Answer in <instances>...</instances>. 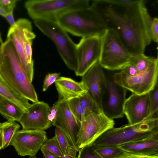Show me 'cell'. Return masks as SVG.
<instances>
[{"instance_id": "cell-1", "label": "cell", "mask_w": 158, "mask_h": 158, "mask_svg": "<svg viewBox=\"0 0 158 158\" xmlns=\"http://www.w3.org/2000/svg\"><path fill=\"white\" fill-rule=\"evenodd\" d=\"M144 0H135L127 5L109 0H94L91 7L101 17L107 28L117 34L123 44L133 56L144 53L152 41L150 27L152 19Z\"/></svg>"}, {"instance_id": "cell-2", "label": "cell", "mask_w": 158, "mask_h": 158, "mask_svg": "<svg viewBox=\"0 0 158 158\" xmlns=\"http://www.w3.org/2000/svg\"><path fill=\"white\" fill-rule=\"evenodd\" d=\"M0 76L18 94L39 101L34 86L25 73L12 41L6 39L0 48Z\"/></svg>"}, {"instance_id": "cell-3", "label": "cell", "mask_w": 158, "mask_h": 158, "mask_svg": "<svg viewBox=\"0 0 158 158\" xmlns=\"http://www.w3.org/2000/svg\"><path fill=\"white\" fill-rule=\"evenodd\" d=\"M158 136V115L140 122L128 123L107 131L93 143L96 145L118 147L123 144Z\"/></svg>"}, {"instance_id": "cell-4", "label": "cell", "mask_w": 158, "mask_h": 158, "mask_svg": "<svg viewBox=\"0 0 158 158\" xmlns=\"http://www.w3.org/2000/svg\"><path fill=\"white\" fill-rule=\"evenodd\" d=\"M56 22L67 32L82 38L101 35L107 29L90 5L64 13L57 17Z\"/></svg>"}, {"instance_id": "cell-5", "label": "cell", "mask_w": 158, "mask_h": 158, "mask_svg": "<svg viewBox=\"0 0 158 158\" xmlns=\"http://www.w3.org/2000/svg\"><path fill=\"white\" fill-rule=\"evenodd\" d=\"M101 51L98 63L108 70H122L133 56L124 46L116 32L107 28L101 35Z\"/></svg>"}, {"instance_id": "cell-6", "label": "cell", "mask_w": 158, "mask_h": 158, "mask_svg": "<svg viewBox=\"0 0 158 158\" xmlns=\"http://www.w3.org/2000/svg\"><path fill=\"white\" fill-rule=\"evenodd\" d=\"M35 25L54 43L57 50L67 67L75 71L77 69V44L67 32L56 21L37 19L33 20Z\"/></svg>"}, {"instance_id": "cell-7", "label": "cell", "mask_w": 158, "mask_h": 158, "mask_svg": "<svg viewBox=\"0 0 158 158\" xmlns=\"http://www.w3.org/2000/svg\"><path fill=\"white\" fill-rule=\"evenodd\" d=\"M88 0H29L24 6L33 20L42 19L56 21L61 15L69 11L86 8L90 5Z\"/></svg>"}, {"instance_id": "cell-8", "label": "cell", "mask_w": 158, "mask_h": 158, "mask_svg": "<svg viewBox=\"0 0 158 158\" xmlns=\"http://www.w3.org/2000/svg\"><path fill=\"white\" fill-rule=\"evenodd\" d=\"M158 59L145 69L129 76L123 71L114 73V80L118 84L138 95L148 93L158 82Z\"/></svg>"}, {"instance_id": "cell-9", "label": "cell", "mask_w": 158, "mask_h": 158, "mask_svg": "<svg viewBox=\"0 0 158 158\" xmlns=\"http://www.w3.org/2000/svg\"><path fill=\"white\" fill-rule=\"evenodd\" d=\"M114 120L108 118L102 110L90 114L81 123L76 144L80 148L92 144L104 133L114 127Z\"/></svg>"}, {"instance_id": "cell-10", "label": "cell", "mask_w": 158, "mask_h": 158, "mask_svg": "<svg viewBox=\"0 0 158 158\" xmlns=\"http://www.w3.org/2000/svg\"><path fill=\"white\" fill-rule=\"evenodd\" d=\"M101 35L82 38L77 44V76H82L93 65L98 62L101 51Z\"/></svg>"}, {"instance_id": "cell-11", "label": "cell", "mask_w": 158, "mask_h": 158, "mask_svg": "<svg viewBox=\"0 0 158 158\" xmlns=\"http://www.w3.org/2000/svg\"><path fill=\"white\" fill-rule=\"evenodd\" d=\"M126 91L113 78L110 79L107 78L106 89L102 100V110L108 118L113 119L123 117Z\"/></svg>"}, {"instance_id": "cell-12", "label": "cell", "mask_w": 158, "mask_h": 158, "mask_svg": "<svg viewBox=\"0 0 158 158\" xmlns=\"http://www.w3.org/2000/svg\"><path fill=\"white\" fill-rule=\"evenodd\" d=\"M48 139L44 131L22 129L17 131L10 144L21 156H35Z\"/></svg>"}, {"instance_id": "cell-13", "label": "cell", "mask_w": 158, "mask_h": 158, "mask_svg": "<svg viewBox=\"0 0 158 158\" xmlns=\"http://www.w3.org/2000/svg\"><path fill=\"white\" fill-rule=\"evenodd\" d=\"M57 114L52 125L60 128L66 135L73 147L79 151L77 144V138L81 123L71 111L67 101L58 99L54 103Z\"/></svg>"}, {"instance_id": "cell-14", "label": "cell", "mask_w": 158, "mask_h": 158, "mask_svg": "<svg viewBox=\"0 0 158 158\" xmlns=\"http://www.w3.org/2000/svg\"><path fill=\"white\" fill-rule=\"evenodd\" d=\"M50 107L47 103L38 101L31 104L19 121L23 129L44 131L52 125L48 119Z\"/></svg>"}, {"instance_id": "cell-15", "label": "cell", "mask_w": 158, "mask_h": 158, "mask_svg": "<svg viewBox=\"0 0 158 158\" xmlns=\"http://www.w3.org/2000/svg\"><path fill=\"white\" fill-rule=\"evenodd\" d=\"M32 26L31 22L25 18L18 19L15 24L10 27L8 31L7 38L12 42L18 54L22 67L30 81L32 82L33 77V65L27 63L24 53V44L25 40V31Z\"/></svg>"}, {"instance_id": "cell-16", "label": "cell", "mask_w": 158, "mask_h": 158, "mask_svg": "<svg viewBox=\"0 0 158 158\" xmlns=\"http://www.w3.org/2000/svg\"><path fill=\"white\" fill-rule=\"evenodd\" d=\"M81 81L87 92L102 110V98L106 87L107 77L98 62L91 67L82 76Z\"/></svg>"}, {"instance_id": "cell-17", "label": "cell", "mask_w": 158, "mask_h": 158, "mask_svg": "<svg viewBox=\"0 0 158 158\" xmlns=\"http://www.w3.org/2000/svg\"><path fill=\"white\" fill-rule=\"evenodd\" d=\"M123 110L129 123H137L153 117L150 115L148 93L141 95L133 93L126 99Z\"/></svg>"}, {"instance_id": "cell-18", "label": "cell", "mask_w": 158, "mask_h": 158, "mask_svg": "<svg viewBox=\"0 0 158 158\" xmlns=\"http://www.w3.org/2000/svg\"><path fill=\"white\" fill-rule=\"evenodd\" d=\"M55 83L59 95L58 99L67 101L79 97L87 92V88L82 81L78 82L69 78L61 77Z\"/></svg>"}, {"instance_id": "cell-19", "label": "cell", "mask_w": 158, "mask_h": 158, "mask_svg": "<svg viewBox=\"0 0 158 158\" xmlns=\"http://www.w3.org/2000/svg\"><path fill=\"white\" fill-rule=\"evenodd\" d=\"M117 147L124 151L137 155H158V136L127 143Z\"/></svg>"}, {"instance_id": "cell-20", "label": "cell", "mask_w": 158, "mask_h": 158, "mask_svg": "<svg viewBox=\"0 0 158 158\" xmlns=\"http://www.w3.org/2000/svg\"><path fill=\"white\" fill-rule=\"evenodd\" d=\"M3 99L13 102L24 112L31 105L28 99L16 92L0 76V101Z\"/></svg>"}, {"instance_id": "cell-21", "label": "cell", "mask_w": 158, "mask_h": 158, "mask_svg": "<svg viewBox=\"0 0 158 158\" xmlns=\"http://www.w3.org/2000/svg\"><path fill=\"white\" fill-rule=\"evenodd\" d=\"M24 111L13 102L7 99L0 101V114L7 120L19 122Z\"/></svg>"}, {"instance_id": "cell-22", "label": "cell", "mask_w": 158, "mask_h": 158, "mask_svg": "<svg viewBox=\"0 0 158 158\" xmlns=\"http://www.w3.org/2000/svg\"><path fill=\"white\" fill-rule=\"evenodd\" d=\"M1 127L3 135L2 149H4L10 144L15 135L19 130L20 126L15 121L7 120L2 123Z\"/></svg>"}, {"instance_id": "cell-23", "label": "cell", "mask_w": 158, "mask_h": 158, "mask_svg": "<svg viewBox=\"0 0 158 158\" xmlns=\"http://www.w3.org/2000/svg\"><path fill=\"white\" fill-rule=\"evenodd\" d=\"M55 135L63 156H76L77 152L73 147L69 139L59 128L56 127Z\"/></svg>"}, {"instance_id": "cell-24", "label": "cell", "mask_w": 158, "mask_h": 158, "mask_svg": "<svg viewBox=\"0 0 158 158\" xmlns=\"http://www.w3.org/2000/svg\"><path fill=\"white\" fill-rule=\"evenodd\" d=\"M93 151L98 158H113L123 151L117 147L91 145Z\"/></svg>"}, {"instance_id": "cell-25", "label": "cell", "mask_w": 158, "mask_h": 158, "mask_svg": "<svg viewBox=\"0 0 158 158\" xmlns=\"http://www.w3.org/2000/svg\"><path fill=\"white\" fill-rule=\"evenodd\" d=\"M80 105L86 117L102 110L88 92L78 98Z\"/></svg>"}, {"instance_id": "cell-26", "label": "cell", "mask_w": 158, "mask_h": 158, "mask_svg": "<svg viewBox=\"0 0 158 158\" xmlns=\"http://www.w3.org/2000/svg\"><path fill=\"white\" fill-rule=\"evenodd\" d=\"M156 58L147 56L143 53L133 56L129 64L133 66L138 72L147 68Z\"/></svg>"}, {"instance_id": "cell-27", "label": "cell", "mask_w": 158, "mask_h": 158, "mask_svg": "<svg viewBox=\"0 0 158 158\" xmlns=\"http://www.w3.org/2000/svg\"><path fill=\"white\" fill-rule=\"evenodd\" d=\"M40 148L46 150L57 157L63 155L55 136L49 139H47L44 142Z\"/></svg>"}, {"instance_id": "cell-28", "label": "cell", "mask_w": 158, "mask_h": 158, "mask_svg": "<svg viewBox=\"0 0 158 158\" xmlns=\"http://www.w3.org/2000/svg\"><path fill=\"white\" fill-rule=\"evenodd\" d=\"M78 97L67 101L69 108L77 119L80 123L86 117L85 113L81 107Z\"/></svg>"}, {"instance_id": "cell-29", "label": "cell", "mask_w": 158, "mask_h": 158, "mask_svg": "<svg viewBox=\"0 0 158 158\" xmlns=\"http://www.w3.org/2000/svg\"><path fill=\"white\" fill-rule=\"evenodd\" d=\"M150 104V115H157L158 110V84L148 92Z\"/></svg>"}, {"instance_id": "cell-30", "label": "cell", "mask_w": 158, "mask_h": 158, "mask_svg": "<svg viewBox=\"0 0 158 158\" xmlns=\"http://www.w3.org/2000/svg\"><path fill=\"white\" fill-rule=\"evenodd\" d=\"M60 73H48L45 77L43 81L42 90L45 91L58 78Z\"/></svg>"}, {"instance_id": "cell-31", "label": "cell", "mask_w": 158, "mask_h": 158, "mask_svg": "<svg viewBox=\"0 0 158 158\" xmlns=\"http://www.w3.org/2000/svg\"><path fill=\"white\" fill-rule=\"evenodd\" d=\"M77 158H98L94 154L91 145L80 148Z\"/></svg>"}, {"instance_id": "cell-32", "label": "cell", "mask_w": 158, "mask_h": 158, "mask_svg": "<svg viewBox=\"0 0 158 158\" xmlns=\"http://www.w3.org/2000/svg\"><path fill=\"white\" fill-rule=\"evenodd\" d=\"M150 34L152 40L155 42L158 41V19L154 17L152 19L150 27Z\"/></svg>"}, {"instance_id": "cell-33", "label": "cell", "mask_w": 158, "mask_h": 158, "mask_svg": "<svg viewBox=\"0 0 158 158\" xmlns=\"http://www.w3.org/2000/svg\"><path fill=\"white\" fill-rule=\"evenodd\" d=\"M18 1L17 0H0V6L6 13L13 12Z\"/></svg>"}, {"instance_id": "cell-34", "label": "cell", "mask_w": 158, "mask_h": 158, "mask_svg": "<svg viewBox=\"0 0 158 158\" xmlns=\"http://www.w3.org/2000/svg\"><path fill=\"white\" fill-rule=\"evenodd\" d=\"M113 158H158V155L147 156L137 155L123 151Z\"/></svg>"}, {"instance_id": "cell-35", "label": "cell", "mask_w": 158, "mask_h": 158, "mask_svg": "<svg viewBox=\"0 0 158 158\" xmlns=\"http://www.w3.org/2000/svg\"><path fill=\"white\" fill-rule=\"evenodd\" d=\"M57 114V110L55 104L50 108V112L48 116V121L53 124L56 118Z\"/></svg>"}, {"instance_id": "cell-36", "label": "cell", "mask_w": 158, "mask_h": 158, "mask_svg": "<svg viewBox=\"0 0 158 158\" xmlns=\"http://www.w3.org/2000/svg\"><path fill=\"white\" fill-rule=\"evenodd\" d=\"M122 71L129 76H133L138 72L135 68L132 65L129 64L126 66Z\"/></svg>"}, {"instance_id": "cell-37", "label": "cell", "mask_w": 158, "mask_h": 158, "mask_svg": "<svg viewBox=\"0 0 158 158\" xmlns=\"http://www.w3.org/2000/svg\"><path fill=\"white\" fill-rule=\"evenodd\" d=\"M4 17L8 22L10 27L13 26L15 23L13 15V12L6 13Z\"/></svg>"}, {"instance_id": "cell-38", "label": "cell", "mask_w": 158, "mask_h": 158, "mask_svg": "<svg viewBox=\"0 0 158 158\" xmlns=\"http://www.w3.org/2000/svg\"><path fill=\"white\" fill-rule=\"evenodd\" d=\"M40 150L43 154L44 158H58L44 149L40 148Z\"/></svg>"}, {"instance_id": "cell-39", "label": "cell", "mask_w": 158, "mask_h": 158, "mask_svg": "<svg viewBox=\"0 0 158 158\" xmlns=\"http://www.w3.org/2000/svg\"><path fill=\"white\" fill-rule=\"evenodd\" d=\"M1 124L2 123L0 122V150L2 149L3 145V135Z\"/></svg>"}, {"instance_id": "cell-40", "label": "cell", "mask_w": 158, "mask_h": 158, "mask_svg": "<svg viewBox=\"0 0 158 158\" xmlns=\"http://www.w3.org/2000/svg\"><path fill=\"white\" fill-rule=\"evenodd\" d=\"M6 13V12L4 9L0 6V15L4 17Z\"/></svg>"}, {"instance_id": "cell-41", "label": "cell", "mask_w": 158, "mask_h": 158, "mask_svg": "<svg viewBox=\"0 0 158 158\" xmlns=\"http://www.w3.org/2000/svg\"><path fill=\"white\" fill-rule=\"evenodd\" d=\"M58 158H77L76 156H62L58 157Z\"/></svg>"}, {"instance_id": "cell-42", "label": "cell", "mask_w": 158, "mask_h": 158, "mask_svg": "<svg viewBox=\"0 0 158 158\" xmlns=\"http://www.w3.org/2000/svg\"><path fill=\"white\" fill-rule=\"evenodd\" d=\"M3 43V42L2 39L1 34L0 32V48L2 45Z\"/></svg>"}, {"instance_id": "cell-43", "label": "cell", "mask_w": 158, "mask_h": 158, "mask_svg": "<svg viewBox=\"0 0 158 158\" xmlns=\"http://www.w3.org/2000/svg\"><path fill=\"white\" fill-rule=\"evenodd\" d=\"M29 158H37L35 156H29Z\"/></svg>"}]
</instances>
